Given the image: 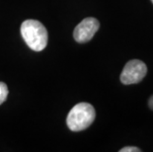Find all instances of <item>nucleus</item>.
Instances as JSON below:
<instances>
[{"label":"nucleus","instance_id":"f257e3e1","mask_svg":"<svg viewBox=\"0 0 153 152\" xmlns=\"http://www.w3.org/2000/svg\"><path fill=\"white\" fill-rule=\"evenodd\" d=\"M21 35L27 46L34 51H42L48 44V31L37 20H26L21 25Z\"/></svg>","mask_w":153,"mask_h":152},{"label":"nucleus","instance_id":"f03ea898","mask_svg":"<svg viewBox=\"0 0 153 152\" xmlns=\"http://www.w3.org/2000/svg\"><path fill=\"white\" fill-rule=\"evenodd\" d=\"M96 117L94 107L89 103H79L70 110L67 116L66 124L70 130L81 131L89 128Z\"/></svg>","mask_w":153,"mask_h":152},{"label":"nucleus","instance_id":"7ed1b4c3","mask_svg":"<svg viewBox=\"0 0 153 152\" xmlns=\"http://www.w3.org/2000/svg\"><path fill=\"white\" fill-rule=\"evenodd\" d=\"M147 73L146 64L141 60L132 59L126 64L120 74V81L125 85L140 82Z\"/></svg>","mask_w":153,"mask_h":152},{"label":"nucleus","instance_id":"20e7f679","mask_svg":"<svg viewBox=\"0 0 153 152\" xmlns=\"http://www.w3.org/2000/svg\"><path fill=\"white\" fill-rule=\"evenodd\" d=\"M100 23L96 18H85L78 24L73 32V37L77 43L84 44L89 42L99 30Z\"/></svg>","mask_w":153,"mask_h":152},{"label":"nucleus","instance_id":"39448f33","mask_svg":"<svg viewBox=\"0 0 153 152\" xmlns=\"http://www.w3.org/2000/svg\"><path fill=\"white\" fill-rule=\"evenodd\" d=\"M8 97V87L4 82H0V105L3 104Z\"/></svg>","mask_w":153,"mask_h":152},{"label":"nucleus","instance_id":"423d86ee","mask_svg":"<svg viewBox=\"0 0 153 152\" xmlns=\"http://www.w3.org/2000/svg\"><path fill=\"white\" fill-rule=\"evenodd\" d=\"M139 151H140V149L134 146H126L120 150V152H139Z\"/></svg>","mask_w":153,"mask_h":152},{"label":"nucleus","instance_id":"0eeeda50","mask_svg":"<svg viewBox=\"0 0 153 152\" xmlns=\"http://www.w3.org/2000/svg\"><path fill=\"white\" fill-rule=\"evenodd\" d=\"M148 105H149V108H150L151 110H153V96H151L150 98H149Z\"/></svg>","mask_w":153,"mask_h":152},{"label":"nucleus","instance_id":"6e6552de","mask_svg":"<svg viewBox=\"0 0 153 152\" xmlns=\"http://www.w3.org/2000/svg\"><path fill=\"white\" fill-rule=\"evenodd\" d=\"M151 2H152V3H153V0H151Z\"/></svg>","mask_w":153,"mask_h":152}]
</instances>
